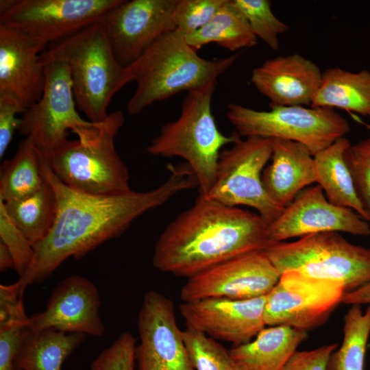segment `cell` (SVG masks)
Returning a JSON list of instances; mask_svg holds the SVG:
<instances>
[{"instance_id": "obj_30", "label": "cell", "mask_w": 370, "mask_h": 370, "mask_svg": "<svg viewBox=\"0 0 370 370\" xmlns=\"http://www.w3.org/2000/svg\"><path fill=\"white\" fill-rule=\"evenodd\" d=\"M183 338L195 370H238L229 351L215 339L188 328Z\"/></svg>"}, {"instance_id": "obj_39", "label": "cell", "mask_w": 370, "mask_h": 370, "mask_svg": "<svg viewBox=\"0 0 370 370\" xmlns=\"http://www.w3.org/2000/svg\"><path fill=\"white\" fill-rule=\"evenodd\" d=\"M21 293L14 284L0 285V324L18 321H28Z\"/></svg>"}, {"instance_id": "obj_37", "label": "cell", "mask_w": 370, "mask_h": 370, "mask_svg": "<svg viewBox=\"0 0 370 370\" xmlns=\"http://www.w3.org/2000/svg\"><path fill=\"white\" fill-rule=\"evenodd\" d=\"M26 110L14 98L0 95V158L2 159L20 123L18 114Z\"/></svg>"}, {"instance_id": "obj_20", "label": "cell", "mask_w": 370, "mask_h": 370, "mask_svg": "<svg viewBox=\"0 0 370 370\" xmlns=\"http://www.w3.org/2000/svg\"><path fill=\"white\" fill-rule=\"evenodd\" d=\"M321 77L314 62L294 53L266 60L253 69L251 82L270 106H310Z\"/></svg>"}, {"instance_id": "obj_38", "label": "cell", "mask_w": 370, "mask_h": 370, "mask_svg": "<svg viewBox=\"0 0 370 370\" xmlns=\"http://www.w3.org/2000/svg\"><path fill=\"white\" fill-rule=\"evenodd\" d=\"M337 345L330 344L308 351H296L281 370H327Z\"/></svg>"}, {"instance_id": "obj_14", "label": "cell", "mask_w": 370, "mask_h": 370, "mask_svg": "<svg viewBox=\"0 0 370 370\" xmlns=\"http://www.w3.org/2000/svg\"><path fill=\"white\" fill-rule=\"evenodd\" d=\"M280 275L264 250L255 251L188 278L180 295L183 302L212 297L254 299L267 295Z\"/></svg>"}, {"instance_id": "obj_5", "label": "cell", "mask_w": 370, "mask_h": 370, "mask_svg": "<svg viewBox=\"0 0 370 370\" xmlns=\"http://www.w3.org/2000/svg\"><path fill=\"white\" fill-rule=\"evenodd\" d=\"M217 84L211 82L188 92L179 117L164 123L147 147V151L153 156L184 158L203 195L208 193L214 183L223 147L241 138L236 131L225 136L217 126L211 109Z\"/></svg>"}, {"instance_id": "obj_7", "label": "cell", "mask_w": 370, "mask_h": 370, "mask_svg": "<svg viewBox=\"0 0 370 370\" xmlns=\"http://www.w3.org/2000/svg\"><path fill=\"white\" fill-rule=\"evenodd\" d=\"M264 251L281 274L293 270L338 282L345 293L370 282V248L349 243L339 232H321L293 242L275 243Z\"/></svg>"}, {"instance_id": "obj_26", "label": "cell", "mask_w": 370, "mask_h": 370, "mask_svg": "<svg viewBox=\"0 0 370 370\" xmlns=\"http://www.w3.org/2000/svg\"><path fill=\"white\" fill-rule=\"evenodd\" d=\"M185 38L196 51L210 43L230 51L253 47L258 43L247 20L232 0H227L206 25Z\"/></svg>"}, {"instance_id": "obj_4", "label": "cell", "mask_w": 370, "mask_h": 370, "mask_svg": "<svg viewBox=\"0 0 370 370\" xmlns=\"http://www.w3.org/2000/svg\"><path fill=\"white\" fill-rule=\"evenodd\" d=\"M51 59L67 63L77 108L93 123L108 118L113 97L133 82L129 68L121 66L114 56L101 22L50 45L40 53L42 62Z\"/></svg>"}, {"instance_id": "obj_22", "label": "cell", "mask_w": 370, "mask_h": 370, "mask_svg": "<svg viewBox=\"0 0 370 370\" xmlns=\"http://www.w3.org/2000/svg\"><path fill=\"white\" fill-rule=\"evenodd\" d=\"M307 337L306 332L285 325L264 327L254 340L229 352L238 370H281Z\"/></svg>"}, {"instance_id": "obj_27", "label": "cell", "mask_w": 370, "mask_h": 370, "mask_svg": "<svg viewBox=\"0 0 370 370\" xmlns=\"http://www.w3.org/2000/svg\"><path fill=\"white\" fill-rule=\"evenodd\" d=\"M45 182L41 154L28 138L23 139L15 154L0 169V201L18 200L39 190Z\"/></svg>"}, {"instance_id": "obj_17", "label": "cell", "mask_w": 370, "mask_h": 370, "mask_svg": "<svg viewBox=\"0 0 370 370\" xmlns=\"http://www.w3.org/2000/svg\"><path fill=\"white\" fill-rule=\"evenodd\" d=\"M266 297L249 299L212 297L182 302L180 311L186 328L234 346L251 341L265 327Z\"/></svg>"}, {"instance_id": "obj_3", "label": "cell", "mask_w": 370, "mask_h": 370, "mask_svg": "<svg viewBox=\"0 0 370 370\" xmlns=\"http://www.w3.org/2000/svg\"><path fill=\"white\" fill-rule=\"evenodd\" d=\"M238 56L208 60L190 47L181 32L166 34L128 67L136 84L127 104L128 114H138L155 102L217 82Z\"/></svg>"}, {"instance_id": "obj_1", "label": "cell", "mask_w": 370, "mask_h": 370, "mask_svg": "<svg viewBox=\"0 0 370 370\" xmlns=\"http://www.w3.org/2000/svg\"><path fill=\"white\" fill-rule=\"evenodd\" d=\"M42 170L57 201L53 224L46 237L34 246L28 269L15 282L21 292L40 284L68 258H80L103 243L123 234L138 217L163 205L183 190L197 186L186 163L169 164L170 175L154 189L113 195H93L62 182L41 156Z\"/></svg>"}, {"instance_id": "obj_9", "label": "cell", "mask_w": 370, "mask_h": 370, "mask_svg": "<svg viewBox=\"0 0 370 370\" xmlns=\"http://www.w3.org/2000/svg\"><path fill=\"white\" fill-rule=\"evenodd\" d=\"M273 143V138L247 137L222 149L214 183L206 196L227 206L253 208L268 225L274 221L284 208L270 199L262 182Z\"/></svg>"}, {"instance_id": "obj_21", "label": "cell", "mask_w": 370, "mask_h": 370, "mask_svg": "<svg viewBox=\"0 0 370 370\" xmlns=\"http://www.w3.org/2000/svg\"><path fill=\"white\" fill-rule=\"evenodd\" d=\"M271 159L262 182L268 196L281 208L287 207L306 186L317 182L314 156L304 145L274 139Z\"/></svg>"}, {"instance_id": "obj_2", "label": "cell", "mask_w": 370, "mask_h": 370, "mask_svg": "<svg viewBox=\"0 0 370 370\" xmlns=\"http://www.w3.org/2000/svg\"><path fill=\"white\" fill-rule=\"evenodd\" d=\"M258 214L200 195L164 229L152 257L156 269L190 278L234 257L265 250L272 243Z\"/></svg>"}, {"instance_id": "obj_11", "label": "cell", "mask_w": 370, "mask_h": 370, "mask_svg": "<svg viewBox=\"0 0 370 370\" xmlns=\"http://www.w3.org/2000/svg\"><path fill=\"white\" fill-rule=\"evenodd\" d=\"M42 63L46 77L44 91L40 99L22 114L17 131L29 138L41 156L47 159L68 140L69 130L74 133L99 123L79 115L67 63L59 59Z\"/></svg>"}, {"instance_id": "obj_42", "label": "cell", "mask_w": 370, "mask_h": 370, "mask_svg": "<svg viewBox=\"0 0 370 370\" xmlns=\"http://www.w3.org/2000/svg\"><path fill=\"white\" fill-rule=\"evenodd\" d=\"M12 370H20V369H16V368H14Z\"/></svg>"}, {"instance_id": "obj_10", "label": "cell", "mask_w": 370, "mask_h": 370, "mask_svg": "<svg viewBox=\"0 0 370 370\" xmlns=\"http://www.w3.org/2000/svg\"><path fill=\"white\" fill-rule=\"evenodd\" d=\"M122 0H1L0 25L43 46L98 22Z\"/></svg>"}, {"instance_id": "obj_13", "label": "cell", "mask_w": 370, "mask_h": 370, "mask_svg": "<svg viewBox=\"0 0 370 370\" xmlns=\"http://www.w3.org/2000/svg\"><path fill=\"white\" fill-rule=\"evenodd\" d=\"M177 0H122L101 21L112 53L128 68L156 41L176 30Z\"/></svg>"}, {"instance_id": "obj_12", "label": "cell", "mask_w": 370, "mask_h": 370, "mask_svg": "<svg viewBox=\"0 0 370 370\" xmlns=\"http://www.w3.org/2000/svg\"><path fill=\"white\" fill-rule=\"evenodd\" d=\"M345 294L338 282L310 277L297 271L284 272L267 295L264 323L306 332L323 323Z\"/></svg>"}, {"instance_id": "obj_41", "label": "cell", "mask_w": 370, "mask_h": 370, "mask_svg": "<svg viewBox=\"0 0 370 370\" xmlns=\"http://www.w3.org/2000/svg\"><path fill=\"white\" fill-rule=\"evenodd\" d=\"M14 269V260L8 248L0 241V271L1 273L7 270Z\"/></svg>"}, {"instance_id": "obj_18", "label": "cell", "mask_w": 370, "mask_h": 370, "mask_svg": "<svg viewBox=\"0 0 370 370\" xmlns=\"http://www.w3.org/2000/svg\"><path fill=\"white\" fill-rule=\"evenodd\" d=\"M101 298L96 285L79 275L62 280L53 289L45 309L29 317L31 331L53 329L66 333L101 336Z\"/></svg>"}, {"instance_id": "obj_25", "label": "cell", "mask_w": 370, "mask_h": 370, "mask_svg": "<svg viewBox=\"0 0 370 370\" xmlns=\"http://www.w3.org/2000/svg\"><path fill=\"white\" fill-rule=\"evenodd\" d=\"M80 333L53 329L31 331L14 360L20 370H61L64 360L86 340Z\"/></svg>"}, {"instance_id": "obj_16", "label": "cell", "mask_w": 370, "mask_h": 370, "mask_svg": "<svg viewBox=\"0 0 370 370\" xmlns=\"http://www.w3.org/2000/svg\"><path fill=\"white\" fill-rule=\"evenodd\" d=\"M328 232L367 236L370 225L354 210L330 202L319 185L302 190L267 227L272 243Z\"/></svg>"}, {"instance_id": "obj_24", "label": "cell", "mask_w": 370, "mask_h": 370, "mask_svg": "<svg viewBox=\"0 0 370 370\" xmlns=\"http://www.w3.org/2000/svg\"><path fill=\"white\" fill-rule=\"evenodd\" d=\"M310 107L338 108L370 116V71L326 69Z\"/></svg>"}, {"instance_id": "obj_35", "label": "cell", "mask_w": 370, "mask_h": 370, "mask_svg": "<svg viewBox=\"0 0 370 370\" xmlns=\"http://www.w3.org/2000/svg\"><path fill=\"white\" fill-rule=\"evenodd\" d=\"M136 346L132 332L122 333L96 357L89 370H135Z\"/></svg>"}, {"instance_id": "obj_19", "label": "cell", "mask_w": 370, "mask_h": 370, "mask_svg": "<svg viewBox=\"0 0 370 370\" xmlns=\"http://www.w3.org/2000/svg\"><path fill=\"white\" fill-rule=\"evenodd\" d=\"M41 45L0 25V95L17 100L25 110L42 97L45 86Z\"/></svg>"}, {"instance_id": "obj_40", "label": "cell", "mask_w": 370, "mask_h": 370, "mask_svg": "<svg viewBox=\"0 0 370 370\" xmlns=\"http://www.w3.org/2000/svg\"><path fill=\"white\" fill-rule=\"evenodd\" d=\"M342 302L349 305H370V282L356 290L345 293Z\"/></svg>"}, {"instance_id": "obj_31", "label": "cell", "mask_w": 370, "mask_h": 370, "mask_svg": "<svg viewBox=\"0 0 370 370\" xmlns=\"http://www.w3.org/2000/svg\"><path fill=\"white\" fill-rule=\"evenodd\" d=\"M242 12L257 38L272 50L280 47L279 36L288 29V26L278 18L271 10L268 0H232Z\"/></svg>"}, {"instance_id": "obj_15", "label": "cell", "mask_w": 370, "mask_h": 370, "mask_svg": "<svg viewBox=\"0 0 370 370\" xmlns=\"http://www.w3.org/2000/svg\"><path fill=\"white\" fill-rule=\"evenodd\" d=\"M139 370H195L177 326L173 302L156 290L144 295L138 315Z\"/></svg>"}, {"instance_id": "obj_23", "label": "cell", "mask_w": 370, "mask_h": 370, "mask_svg": "<svg viewBox=\"0 0 370 370\" xmlns=\"http://www.w3.org/2000/svg\"><path fill=\"white\" fill-rule=\"evenodd\" d=\"M351 145L347 138L343 137L313 156L317 183L330 202L351 208L368 221L345 159V151Z\"/></svg>"}, {"instance_id": "obj_32", "label": "cell", "mask_w": 370, "mask_h": 370, "mask_svg": "<svg viewBox=\"0 0 370 370\" xmlns=\"http://www.w3.org/2000/svg\"><path fill=\"white\" fill-rule=\"evenodd\" d=\"M345 159L357 196L370 221V137L351 145Z\"/></svg>"}, {"instance_id": "obj_8", "label": "cell", "mask_w": 370, "mask_h": 370, "mask_svg": "<svg viewBox=\"0 0 370 370\" xmlns=\"http://www.w3.org/2000/svg\"><path fill=\"white\" fill-rule=\"evenodd\" d=\"M226 115L241 138L291 140L304 145L313 156L351 130L346 119L328 108L270 106V110L260 111L230 103Z\"/></svg>"}, {"instance_id": "obj_43", "label": "cell", "mask_w": 370, "mask_h": 370, "mask_svg": "<svg viewBox=\"0 0 370 370\" xmlns=\"http://www.w3.org/2000/svg\"><path fill=\"white\" fill-rule=\"evenodd\" d=\"M367 127H368L369 128H370V126H369V125H368Z\"/></svg>"}, {"instance_id": "obj_33", "label": "cell", "mask_w": 370, "mask_h": 370, "mask_svg": "<svg viewBox=\"0 0 370 370\" xmlns=\"http://www.w3.org/2000/svg\"><path fill=\"white\" fill-rule=\"evenodd\" d=\"M227 0H177L173 18L176 29L184 36L206 25Z\"/></svg>"}, {"instance_id": "obj_6", "label": "cell", "mask_w": 370, "mask_h": 370, "mask_svg": "<svg viewBox=\"0 0 370 370\" xmlns=\"http://www.w3.org/2000/svg\"><path fill=\"white\" fill-rule=\"evenodd\" d=\"M121 110L94 126L76 130L45 159L55 175L66 186L93 195H113L130 190V173L118 154L114 138L123 125Z\"/></svg>"}, {"instance_id": "obj_29", "label": "cell", "mask_w": 370, "mask_h": 370, "mask_svg": "<svg viewBox=\"0 0 370 370\" xmlns=\"http://www.w3.org/2000/svg\"><path fill=\"white\" fill-rule=\"evenodd\" d=\"M370 333V305L362 312L360 305H352L344 317L343 339L330 356L327 370H364Z\"/></svg>"}, {"instance_id": "obj_36", "label": "cell", "mask_w": 370, "mask_h": 370, "mask_svg": "<svg viewBox=\"0 0 370 370\" xmlns=\"http://www.w3.org/2000/svg\"><path fill=\"white\" fill-rule=\"evenodd\" d=\"M28 323L29 320L0 325V370L14 369L15 358L30 332Z\"/></svg>"}, {"instance_id": "obj_28", "label": "cell", "mask_w": 370, "mask_h": 370, "mask_svg": "<svg viewBox=\"0 0 370 370\" xmlns=\"http://www.w3.org/2000/svg\"><path fill=\"white\" fill-rule=\"evenodd\" d=\"M3 203L12 221L33 247L49 232L56 218L57 201L54 190L46 178L34 193Z\"/></svg>"}, {"instance_id": "obj_34", "label": "cell", "mask_w": 370, "mask_h": 370, "mask_svg": "<svg viewBox=\"0 0 370 370\" xmlns=\"http://www.w3.org/2000/svg\"><path fill=\"white\" fill-rule=\"evenodd\" d=\"M0 241L11 252L14 260V270L19 277L31 264L34 250L21 231L14 224L0 201Z\"/></svg>"}]
</instances>
